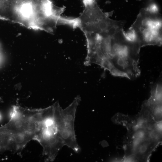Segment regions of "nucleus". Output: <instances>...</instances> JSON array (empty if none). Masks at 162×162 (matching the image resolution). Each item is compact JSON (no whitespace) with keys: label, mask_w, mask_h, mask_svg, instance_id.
I'll return each mask as SVG.
<instances>
[{"label":"nucleus","mask_w":162,"mask_h":162,"mask_svg":"<svg viewBox=\"0 0 162 162\" xmlns=\"http://www.w3.org/2000/svg\"><path fill=\"white\" fill-rule=\"evenodd\" d=\"M145 9L149 12L157 14L159 13V8L157 5L154 3L150 4Z\"/></svg>","instance_id":"6"},{"label":"nucleus","mask_w":162,"mask_h":162,"mask_svg":"<svg viewBox=\"0 0 162 162\" xmlns=\"http://www.w3.org/2000/svg\"><path fill=\"white\" fill-rule=\"evenodd\" d=\"M62 109L58 101L41 109L38 128L33 140L42 147L43 154L47 161H54L65 146L62 138L64 125Z\"/></svg>","instance_id":"2"},{"label":"nucleus","mask_w":162,"mask_h":162,"mask_svg":"<svg viewBox=\"0 0 162 162\" xmlns=\"http://www.w3.org/2000/svg\"><path fill=\"white\" fill-rule=\"evenodd\" d=\"M139 0V1H140V0Z\"/></svg>","instance_id":"10"},{"label":"nucleus","mask_w":162,"mask_h":162,"mask_svg":"<svg viewBox=\"0 0 162 162\" xmlns=\"http://www.w3.org/2000/svg\"><path fill=\"white\" fill-rule=\"evenodd\" d=\"M123 34L124 38L127 41L131 43H136V35L133 30L129 28V30L127 32L123 30Z\"/></svg>","instance_id":"5"},{"label":"nucleus","mask_w":162,"mask_h":162,"mask_svg":"<svg viewBox=\"0 0 162 162\" xmlns=\"http://www.w3.org/2000/svg\"><path fill=\"white\" fill-rule=\"evenodd\" d=\"M1 118H2V116L1 113H0V121L1 120Z\"/></svg>","instance_id":"8"},{"label":"nucleus","mask_w":162,"mask_h":162,"mask_svg":"<svg viewBox=\"0 0 162 162\" xmlns=\"http://www.w3.org/2000/svg\"><path fill=\"white\" fill-rule=\"evenodd\" d=\"M0 133H1V132H0ZM4 135H5V134H4ZM6 136H7V135H6ZM9 138H10V137H9Z\"/></svg>","instance_id":"9"},{"label":"nucleus","mask_w":162,"mask_h":162,"mask_svg":"<svg viewBox=\"0 0 162 162\" xmlns=\"http://www.w3.org/2000/svg\"><path fill=\"white\" fill-rule=\"evenodd\" d=\"M123 31L122 28L112 36L109 54L100 66L113 76L134 79L140 74L139 64L141 48L136 43L127 41Z\"/></svg>","instance_id":"1"},{"label":"nucleus","mask_w":162,"mask_h":162,"mask_svg":"<svg viewBox=\"0 0 162 162\" xmlns=\"http://www.w3.org/2000/svg\"><path fill=\"white\" fill-rule=\"evenodd\" d=\"M3 101L1 97L0 96V103L3 102Z\"/></svg>","instance_id":"7"},{"label":"nucleus","mask_w":162,"mask_h":162,"mask_svg":"<svg viewBox=\"0 0 162 162\" xmlns=\"http://www.w3.org/2000/svg\"><path fill=\"white\" fill-rule=\"evenodd\" d=\"M162 21L160 13H151L145 8L141 9L129 28L135 32L136 43L141 48L148 45L161 46Z\"/></svg>","instance_id":"3"},{"label":"nucleus","mask_w":162,"mask_h":162,"mask_svg":"<svg viewBox=\"0 0 162 162\" xmlns=\"http://www.w3.org/2000/svg\"><path fill=\"white\" fill-rule=\"evenodd\" d=\"M81 100L80 96H77L68 106L62 110L64 127L62 138L65 146L70 148L76 153L80 152L81 148L76 140L74 123L76 110Z\"/></svg>","instance_id":"4"}]
</instances>
